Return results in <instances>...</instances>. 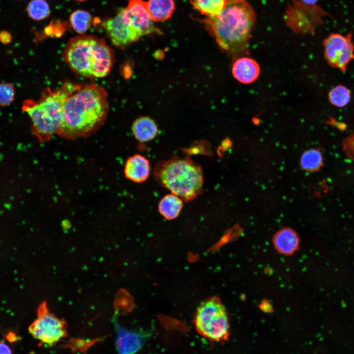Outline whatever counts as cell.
Here are the masks:
<instances>
[{"label":"cell","mask_w":354,"mask_h":354,"mask_svg":"<svg viewBox=\"0 0 354 354\" xmlns=\"http://www.w3.org/2000/svg\"><path fill=\"white\" fill-rule=\"evenodd\" d=\"M67 83L59 134L69 139L90 135L107 118L109 110L107 92L96 84Z\"/></svg>","instance_id":"cell-1"},{"label":"cell","mask_w":354,"mask_h":354,"mask_svg":"<svg viewBox=\"0 0 354 354\" xmlns=\"http://www.w3.org/2000/svg\"><path fill=\"white\" fill-rule=\"evenodd\" d=\"M255 15L245 0H227L218 15L204 20L219 47L230 56L239 58L248 53V44Z\"/></svg>","instance_id":"cell-2"},{"label":"cell","mask_w":354,"mask_h":354,"mask_svg":"<svg viewBox=\"0 0 354 354\" xmlns=\"http://www.w3.org/2000/svg\"><path fill=\"white\" fill-rule=\"evenodd\" d=\"M62 56L72 71L87 78L106 76L115 60L113 50L103 39L85 34L70 38Z\"/></svg>","instance_id":"cell-3"},{"label":"cell","mask_w":354,"mask_h":354,"mask_svg":"<svg viewBox=\"0 0 354 354\" xmlns=\"http://www.w3.org/2000/svg\"><path fill=\"white\" fill-rule=\"evenodd\" d=\"M154 175L163 187L184 201L194 199L203 190L201 168L189 157L175 156L159 162Z\"/></svg>","instance_id":"cell-4"},{"label":"cell","mask_w":354,"mask_h":354,"mask_svg":"<svg viewBox=\"0 0 354 354\" xmlns=\"http://www.w3.org/2000/svg\"><path fill=\"white\" fill-rule=\"evenodd\" d=\"M68 92L67 82L56 90L47 88L40 98L25 100L22 110L32 122V132L40 141L49 140L59 133L63 119V105Z\"/></svg>","instance_id":"cell-5"},{"label":"cell","mask_w":354,"mask_h":354,"mask_svg":"<svg viewBox=\"0 0 354 354\" xmlns=\"http://www.w3.org/2000/svg\"><path fill=\"white\" fill-rule=\"evenodd\" d=\"M197 331L203 337L213 341L226 340L230 324L224 306L217 298H209L197 309L194 319Z\"/></svg>","instance_id":"cell-6"},{"label":"cell","mask_w":354,"mask_h":354,"mask_svg":"<svg viewBox=\"0 0 354 354\" xmlns=\"http://www.w3.org/2000/svg\"><path fill=\"white\" fill-rule=\"evenodd\" d=\"M28 330L34 338L48 345L56 344L67 335L65 323L49 312L44 304L39 307L37 317Z\"/></svg>","instance_id":"cell-7"},{"label":"cell","mask_w":354,"mask_h":354,"mask_svg":"<svg viewBox=\"0 0 354 354\" xmlns=\"http://www.w3.org/2000/svg\"><path fill=\"white\" fill-rule=\"evenodd\" d=\"M324 53L328 64L342 72L347 70L354 60V44L351 32L347 35L333 33L323 41Z\"/></svg>","instance_id":"cell-8"},{"label":"cell","mask_w":354,"mask_h":354,"mask_svg":"<svg viewBox=\"0 0 354 354\" xmlns=\"http://www.w3.org/2000/svg\"><path fill=\"white\" fill-rule=\"evenodd\" d=\"M122 12L123 8H121L115 17L105 18L101 23L102 28L113 45L121 49L142 36L135 29L125 21Z\"/></svg>","instance_id":"cell-9"},{"label":"cell","mask_w":354,"mask_h":354,"mask_svg":"<svg viewBox=\"0 0 354 354\" xmlns=\"http://www.w3.org/2000/svg\"><path fill=\"white\" fill-rule=\"evenodd\" d=\"M122 17L142 36L159 31L148 13L147 2L142 0H128L126 7L123 8Z\"/></svg>","instance_id":"cell-10"},{"label":"cell","mask_w":354,"mask_h":354,"mask_svg":"<svg viewBox=\"0 0 354 354\" xmlns=\"http://www.w3.org/2000/svg\"><path fill=\"white\" fill-rule=\"evenodd\" d=\"M260 68L258 63L247 57H240L234 62L232 73L240 83L248 84L254 82L259 77Z\"/></svg>","instance_id":"cell-11"},{"label":"cell","mask_w":354,"mask_h":354,"mask_svg":"<svg viewBox=\"0 0 354 354\" xmlns=\"http://www.w3.org/2000/svg\"><path fill=\"white\" fill-rule=\"evenodd\" d=\"M150 166L149 161L144 156L136 154L128 158L125 164L124 173L130 180L140 183L148 177Z\"/></svg>","instance_id":"cell-12"},{"label":"cell","mask_w":354,"mask_h":354,"mask_svg":"<svg viewBox=\"0 0 354 354\" xmlns=\"http://www.w3.org/2000/svg\"><path fill=\"white\" fill-rule=\"evenodd\" d=\"M299 238L296 233L290 228H284L277 232L273 242L276 249L284 255H291L298 248Z\"/></svg>","instance_id":"cell-13"},{"label":"cell","mask_w":354,"mask_h":354,"mask_svg":"<svg viewBox=\"0 0 354 354\" xmlns=\"http://www.w3.org/2000/svg\"><path fill=\"white\" fill-rule=\"evenodd\" d=\"M132 130L136 139L141 142L152 140L158 132V128L154 121L147 117H143L135 120Z\"/></svg>","instance_id":"cell-14"},{"label":"cell","mask_w":354,"mask_h":354,"mask_svg":"<svg viewBox=\"0 0 354 354\" xmlns=\"http://www.w3.org/2000/svg\"><path fill=\"white\" fill-rule=\"evenodd\" d=\"M147 7L151 18L155 22L169 19L175 8L174 0H148Z\"/></svg>","instance_id":"cell-15"},{"label":"cell","mask_w":354,"mask_h":354,"mask_svg":"<svg viewBox=\"0 0 354 354\" xmlns=\"http://www.w3.org/2000/svg\"><path fill=\"white\" fill-rule=\"evenodd\" d=\"M182 207V200L172 193L166 195L160 200L158 210L166 219L172 220L178 216Z\"/></svg>","instance_id":"cell-16"},{"label":"cell","mask_w":354,"mask_h":354,"mask_svg":"<svg viewBox=\"0 0 354 354\" xmlns=\"http://www.w3.org/2000/svg\"><path fill=\"white\" fill-rule=\"evenodd\" d=\"M92 21V17L90 13L82 9L74 11L69 17L71 28L79 34H84L89 30Z\"/></svg>","instance_id":"cell-17"},{"label":"cell","mask_w":354,"mask_h":354,"mask_svg":"<svg viewBox=\"0 0 354 354\" xmlns=\"http://www.w3.org/2000/svg\"><path fill=\"white\" fill-rule=\"evenodd\" d=\"M194 8L201 14L213 17L218 15L225 6L227 0H190Z\"/></svg>","instance_id":"cell-18"},{"label":"cell","mask_w":354,"mask_h":354,"mask_svg":"<svg viewBox=\"0 0 354 354\" xmlns=\"http://www.w3.org/2000/svg\"><path fill=\"white\" fill-rule=\"evenodd\" d=\"M352 92L345 86L338 85L332 88L328 93L329 102L333 106L343 108L347 106L351 101Z\"/></svg>","instance_id":"cell-19"},{"label":"cell","mask_w":354,"mask_h":354,"mask_svg":"<svg viewBox=\"0 0 354 354\" xmlns=\"http://www.w3.org/2000/svg\"><path fill=\"white\" fill-rule=\"evenodd\" d=\"M303 169L314 172L319 170L323 165V156L319 149L313 148L304 152L300 159Z\"/></svg>","instance_id":"cell-20"},{"label":"cell","mask_w":354,"mask_h":354,"mask_svg":"<svg viewBox=\"0 0 354 354\" xmlns=\"http://www.w3.org/2000/svg\"><path fill=\"white\" fill-rule=\"evenodd\" d=\"M29 16L33 20L40 21L49 16L50 13L48 3L45 0H32L27 7Z\"/></svg>","instance_id":"cell-21"},{"label":"cell","mask_w":354,"mask_h":354,"mask_svg":"<svg viewBox=\"0 0 354 354\" xmlns=\"http://www.w3.org/2000/svg\"><path fill=\"white\" fill-rule=\"evenodd\" d=\"M15 98L13 86L8 83H0V107L9 105Z\"/></svg>","instance_id":"cell-22"},{"label":"cell","mask_w":354,"mask_h":354,"mask_svg":"<svg viewBox=\"0 0 354 354\" xmlns=\"http://www.w3.org/2000/svg\"><path fill=\"white\" fill-rule=\"evenodd\" d=\"M342 148L346 155L354 161V131L343 140Z\"/></svg>","instance_id":"cell-23"},{"label":"cell","mask_w":354,"mask_h":354,"mask_svg":"<svg viewBox=\"0 0 354 354\" xmlns=\"http://www.w3.org/2000/svg\"><path fill=\"white\" fill-rule=\"evenodd\" d=\"M328 122L331 125L337 127L338 129L341 130H344L346 128V125L345 123L337 121L336 119L333 118H330Z\"/></svg>","instance_id":"cell-24"},{"label":"cell","mask_w":354,"mask_h":354,"mask_svg":"<svg viewBox=\"0 0 354 354\" xmlns=\"http://www.w3.org/2000/svg\"><path fill=\"white\" fill-rule=\"evenodd\" d=\"M0 354H12L10 347L1 341H0Z\"/></svg>","instance_id":"cell-25"},{"label":"cell","mask_w":354,"mask_h":354,"mask_svg":"<svg viewBox=\"0 0 354 354\" xmlns=\"http://www.w3.org/2000/svg\"><path fill=\"white\" fill-rule=\"evenodd\" d=\"M11 40L10 34L7 31L0 32V41L3 43H8Z\"/></svg>","instance_id":"cell-26"},{"label":"cell","mask_w":354,"mask_h":354,"mask_svg":"<svg viewBox=\"0 0 354 354\" xmlns=\"http://www.w3.org/2000/svg\"><path fill=\"white\" fill-rule=\"evenodd\" d=\"M303 2L309 4H315L318 0H302Z\"/></svg>","instance_id":"cell-27"},{"label":"cell","mask_w":354,"mask_h":354,"mask_svg":"<svg viewBox=\"0 0 354 354\" xmlns=\"http://www.w3.org/2000/svg\"><path fill=\"white\" fill-rule=\"evenodd\" d=\"M74 0L77 1H80V2H82V1H86V0Z\"/></svg>","instance_id":"cell-28"}]
</instances>
